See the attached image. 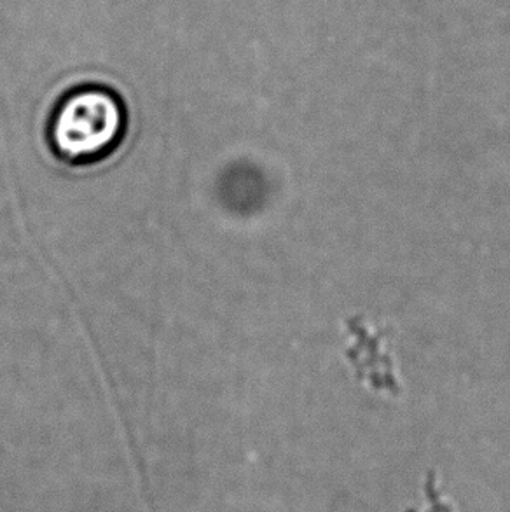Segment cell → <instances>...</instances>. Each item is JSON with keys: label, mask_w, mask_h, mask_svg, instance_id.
<instances>
[{"label": "cell", "mask_w": 510, "mask_h": 512, "mask_svg": "<svg viewBox=\"0 0 510 512\" xmlns=\"http://www.w3.org/2000/svg\"><path fill=\"white\" fill-rule=\"evenodd\" d=\"M128 114L116 91L81 86L69 91L51 114L48 139L56 158L69 165L107 160L125 139Z\"/></svg>", "instance_id": "6da1fadb"}]
</instances>
